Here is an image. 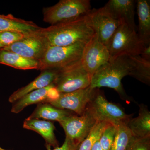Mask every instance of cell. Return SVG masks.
Wrapping results in <instances>:
<instances>
[{"label": "cell", "instance_id": "30bf717a", "mask_svg": "<svg viewBox=\"0 0 150 150\" xmlns=\"http://www.w3.org/2000/svg\"><path fill=\"white\" fill-rule=\"evenodd\" d=\"M110 59L107 46L100 42L96 33L86 44L81 59V64L91 76Z\"/></svg>", "mask_w": 150, "mask_h": 150}, {"label": "cell", "instance_id": "8992f818", "mask_svg": "<svg viewBox=\"0 0 150 150\" xmlns=\"http://www.w3.org/2000/svg\"><path fill=\"white\" fill-rule=\"evenodd\" d=\"M97 122H107L115 126L126 124L132 118L118 105L109 102L98 89L86 109Z\"/></svg>", "mask_w": 150, "mask_h": 150}, {"label": "cell", "instance_id": "4dcf8cb0", "mask_svg": "<svg viewBox=\"0 0 150 150\" xmlns=\"http://www.w3.org/2000/svg\"><path fill=\"white\" fill-rule=\"evenodd\" d=\"M4 46H3V45H2L1 43H0V48H4Z\"/></svg>", "mask_w": 150, "mask_h": 150}, {"label": "cell", "instance_id": "ba28073f", "mask_svg": "<svg viewBox=\"0 0 150 150\" xmlns=\"http://www.w3.org/2000/svg\"><path fill=\"white\" fill-rule=\"evenodd\" d=\"M86 17L100 42L106 46L116 29L123 22L114 18L104 7L91 10Z\"/></svg>", "mask_w": 150, "mask_h": 150}, {"label": "cell", "instance_id": "d6a6232c", "mask_svg": "<svg viewBox=\"0 0 150 150\" xmlns=\"http://www.w3.org/2000/svg\"><path fill=\"white\" fill-rule=\"evenodd\" d=\"M1 48H0V50H1Z\"/></svg>", "mask_w": 150, "mask_h": 150}, {"label": "cell", "instance_id": "e0dca14e", "mask_svg": "<svg viewBox=\"0 0 150 150\" xmlns=\"http://www.w3.org/2000/svg\"><path fill=\"white\" fill-rule=\"evenodd\" d=\"M139 115L131 118L127 123L132 136L137 138H144L150 136V112L146 105H139Z\"/></svg>", "mask_w": 150, "mask_h": 150}, {"label": "cell", "instance_id": "83f0119b", "mask_svg": "<svg viewBox=\"0 0 150 150\" xmlns=\"http://www.w3.org/2000/svg\"><path fill=\"white\" fill-rule=\"evenodd\" d=\"M46 147L47 150H78L79 146L66 138L64 144L61 147L54 148V149H51V146L48 145H46Z\"/></svg>", "mask_w": 150, "mask_h": 150}, {"label": "cell", "instance_id": "ac0fdd59", "mask_svg": "<svg viewBox=\"0 0 150 150\" xmlns=\"http://www.w3.org/2000/svg\"><path fill=\"white\" fill-rule=\"evenodd\" d=\"M138 36L145 46L150 44V1L138 0Z\"/></svg>", "mask_w": 150, "mask_h": 150}, {"label": "cell", "instance_id": "7402d4cb", "mask_svg": "<svg viewBox=\"0 0 150 150\" xmlns=\"http://www.w3.org/2000/svg\"><path fill=\"white\" fill-rule=\"evenodd\" d=\"M132 61V69L130 76L147 85H150V61L140 55L129 56Z\"/></svg>", "mask_w": 150, "mask_h": 150}, {"label": "cell", "instance_id": "1f68e13d", "mask_svg": "<svg viewBox=\"0 0 150 150\" xmlns=\"http://www.w3.org/2000/svg\"><path fill=\"white\" fill-rule=\"evenodd\" d=\"M0 150H8L4 149H3V148H1V147H0Z\"/></svg>", "mask_w": 150, "mask_h": 150}, {"label": "cell", "instance_id": "f1b7e54d", "mask_svg": "<svg viewBox=\"0 0 150 150\" xmlns=\"http://www.w3.org/2000/svg\"><path fill=\"white\" fill-rule=\"evenodd\" d=\"M140 56L144 59L150 61V44L144 46Z\"/></svg>", "mask_w": 150, "mask_h": 150}, {"label": "cell", "instance_id": "7a4b0ae2", "mask_svg": "<svg viewBox=\"0 0 150 150\" xmlns=\"http://www.w3.org/2000/svg\"><path fill=\"white\" fill-rule=\"evenodd\" d=\"M132 65L129 56H120L110 59L92 76L90 87L93 89L101 87L113 89L122 99L129 100L121 81L126 76H130Z\"/></svg>", "mask_w": 150, "mask_h": 150}, {"label": "cell", "instance_id": "3957f363", "mask_svg": "<svg viewBox=\"0 0 150 150\" xmlns=\"http://www.w3.org/2000/svg\"><path fill=\"white\" fill-rule=\"evenodd\" d=\"M91 10L89 0H61L43 8V21L51 25L71 21L85 16Z\"/></svg>", "mask_w": 150, "mask_h": 150}, {"label": "cell", "instance_id": "52a82bcc", "mask_svg": "<svg viewBox=\"0 0 150 150\" xmlns=\"http://www.w3.org/2000/svg\"><path fill=\"white\" fill-rule=\"evenodd\" d=\"M91 77L84 69L80 60L59 69L54 85L59 92L68 93L88 87Z\"/></svg>", "mask_w": 150, "mask_h": 150}, {"label": "cell", "instance_id": "f546056e", "mask_svg": "<svg viewBox=\"0 0 150 150\" xmlns=\"http://www.w3.org/2000/svg\"><path fill=\"white\" fill-rule=\"evenodd\" d=\"M91 150H103L101 146H100V143L99 140L97 141L93 146Z\"/></svg>", "mask_w": 150, "mask_h": 150}, {"label": "cell", "instance_id": "5bb4252c", "mask_svg": "<svg viewBox=\"0 0 150 150\" xmlns=\"http://www.w3.org/2000/svg\"><path fill=\"white\" fill-rule=\"evenodd\" d=\"M59 72V69H49L42 71L41 74L34 80L27 85L14 92L9 98V101L13 103L31 92L54 84Z\"/></svg>", "mask_w": 150, "mask_h": 150}, {"label": "cell", "instance_id": "d4e9b609", "mask_svg": "<svg viewBox=\"0 0 150 150\" xmlns=\"http://www.w3.org/2000/svg\"><path fill=\"white\" fill-rule=\"evenodd\" d=\"M116 132V126L109 123L103 132L99 142L103 150H110Z\"/></svg>", "mask_w": 150, "mask_h": 150}, {"label": "cell", "instance_id": "9c48e42d", "mask_svg": "<svg viewBox=\"0 0 150 150\" xmlns=\"http://www.w3.org/2000/svg\"><path fill=\"white\" fill-rule=\"evenodd\" d=\"M40 30L28 34L21 40L3 49L27 59L39 61L48 46Z\"/></svg>", "mask_w": 150, "mask_h": 150}, {"label": "cell", "instance_id": "2e32d148", "mask_svg": "<svg viewBox=\"0 0 150 150\" xmlns=\"http://www.w3.org/2000/svg\"><path fill=\"white\" fill-rule=\"evenodd\" d=\"M42 28L31 21L17 18L13 15L0 14V32L15 31L24 34H31Z\"/></svg>", "mask_w": 150, "mask_h": 150}, {"label": "cell", "instance_id": "5b68a950", "mask_svg": "<svg viewBox=\"0 0 150 150\" xmlns=\"http://www.w3.org/2000/svg\"><path fill=\"white\" fill-rule=\"evenodd\" d=\"M144 46L137 31L123 22L116 29L107 45L110 59L120 56L140 55Z\"/></svg>", "mask_w": 150, "mask_h": 150}, {"label": "cell", "instance_id": "603a6c76", "mask_svg": "<svg viewBox=\"0 0 150 150\" xmlns=\"http://www.w3.org/2000/svg\"><path fill=\"white\" fill-rule=\"evenodd\" d=\"M116 126V134L110 150H126L132 137L131 131L126 124Z\"/></svg>", "mask_w": 150, "mask_h": 150}, {"label": "cell", "instance_id": "44dd1931", "mask_svg": "<svg viewBox=\"0 0 150 150\" xmlns=\"http://www.w3.org/2000/svg\"><path fill=\"white\" fill-rule=\"evenodd\" d=\"M71 111L59 109L48 103L38 104L37 107L28 118L61 122L68 116L72 115Z\"/></svg>", "mask_w": 150, "mask_h": 150}, {"label": "cell", "instance_id": "4316f807", "mask_svg": "<svg viewBox=\"0 0 150 150\" xmlns=\"http://www.w3.org/2000/svg\"><path fill=\"white\" fill-rule=\"evenodd\" d=\"M126 150H150V136L141 138L132 136Z\"/></svg>", "mask_w": 150, "mask_h": 150}, {"label": "cell", "instance_id": "277c9868", "mask_svg": "<svg viewBox=\"0 0 150 150\" xmlns=\"http://www.w3.org/2000/svg\"><path fill=\"white\" fill-rule=\"evenodd\" d=\"M85 43L71 46H48L39 60L38 70L60 69L81 60Z\"/></svg>", "mask_w": 150, "mask_h": 150}, {"label": "cell", "instance_id": "cb8c5ba5", "mask_svg": "<svg viewBox=\"0 0 150 150\" xmlns=\"http://www.w3.org/2000/svg\"><path fill=\"white\" fill-rule=\"evenodd\" d=\"M110 123L107 122H97L89 134L81 142L78 150H91L94 144L100 139L103 132Z\"/></svg>", "mask_w": 150, "mask_h": 150}, {"label": "cell", "instance_id": "484cf974", "mask_svg": "<svg viewBox=\"0 0 150 150\" xmlns=\"http://www.w3.org/2000/svg\"><path fill=\"white\" fill-rule=\"evenodd\" d=\"M27 35V34L18 31H6L1 32L0 43L5 47H7L21 40Z\"/></svg>", "mask_w": 150, "mask_h": 150}, {"label": "cell", "instance_id": "ffe728a7", "mask_svg": "<svg viewBox=\"0 0 150 150\" xmlns=\"http://www.w3.org/2000/svg\"><path fill=\"white\" fill-rule=\"evenodd\" d=\"M0 64L20 70H38L39 62L23 57L20 55L4 50H0Z\"/></svg>", "mask_w": 150, "mask_h": 150}, {"label": "cell", "instance_id": "4fadbf2b", "mask_svg": "<svg viewBox=\"0 0 150 150\" xmlns=\"http://www.w3.org/2000/svg\"><path fill=\"white\" fill-rule=\"evenodd\" d=\"M136 3L134 0H110L103 7L115 19L125 23L137 31L135 21Z\"/></svg>", "mask_w": 150, "mask_h": 150}, {"label": "cell", "instance_id": "7c38bea8", "mask_svg": "<svg viewBox=\"0 0 150 150\" xmlns=\"http://www.w3.org/2000/svg\"><path fill=\"white\" fill-rule=\"evenodd\" d=\"M98 89L90 87L68 93H61L58 99L49 104L59 109L72 111L76 115H83L89 103L96 92Z\"/></svg>", "mask_w": 150, "mask_h": 150}, {"label": "cell", "instance_id": "8fae6325", "mask_svg": "<svg viewBox=\"0 0 150 150\" xmlns=\"http://www.w3.org/2000/svg\"><path fill=\"white\" fill-rule=\"evenodd\" d=\"M96 123L86 111L81 115L72 114L59 122L64 131L66 138L79 146Z\"/></svg>", "mask_w": 150, "mask_h": 150}, {"label": "cell", "instance_id": "6da1fadb", "mask_svg": "<svg viewBox=\"0 0 150 150\" xmlns=\"http://www.w3.org/2000/svg\"><path fill=\"white\" fill-rule=\"evenodd\" d=\"M40 32L48 46H67L78 43L86 44L95 34L86 16L74 20L43 28Z\"/></svg>", "mask_w": 150, "mask_h": 150}, {"label": "cell", "instance_id": "9a60e30c", "mask_svg": "<svg viewBox=\"0 0 150 150\" xmlns=\"http://www.w3.org/2000/svg\"><path fill=\"white\" fill-rule=\"evenodd\" d=\"M23 127L28 130L37 132L45 140L46 145L54 148L59 146L54 131L56 128L50 121L28 118L23 122Z\"/></svg>", "mask_w": 150, "mask_h": 150}, {"label": "cell", "instance_id": "d6986e66", "mask_svg": "<svg viewBox=\"0 0 150 150\" xmlns=\"http://www.w3.org/2000/svg\"><path fill=\"white\" fill-rule=\"evenodd\" d=\"M52 85L31 92L13 103L11 112L18 113L30 105L48 103L50 102L48 91Z\"/></svg>", "mask_w": 150, "mask_h": 150}]
</instances>
